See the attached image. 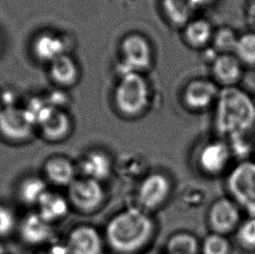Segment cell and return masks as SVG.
Instances as JSON below:
<instances>
[{
	"instance_id": "obj_1",
	"label": "cell",
	"mask_w": 255,
	"mask_h": 254,
	"mask_svg": "<svg viewBox=\"0 0 255 254\" xmlns=\"http://www.w3.org/2000/svg\"><path fill=\"white\" fill-rule=\"evenodd\" d=\"M152 214L131 206L116 213L108 220L104 239L107 247L116 254H140L152 242L156 234Z\"/></svg>"
},
{
	"instance_id": "obj_2",
	"label": "cell",
	"mask_w": 255,
	"mask_h": 254,
	"mask_svg": "<svg viewBox=\"0 0 255 254\" xmlns=\"http://www.w3.org/2000/svg\"><path fill=\"white\" fill-rule=\"evenodd\" d=\"M214 106V127L222 138L246 137L255 129V102L245 91L223 87Z\"/></svg>"
},
{
	"instance_id": "obj_3",
	"label": "cell",
	"mask_w": 255,
	"mask_h": 254,
	"mask_svg": "<svg viewBox=\"0 0 255 254\" xmlns=\"http://www.w3.org/2000/svg\"><path fill=\"white\" fill-rule=\"evenodd\" d=\"M114 105L124 117L133 119L141 116L151 103L148 83L138 72H128L121 76L115 88Z\"/></svg>"
},
{
	"instance_id": "obj_4",
	"label": "cell",
	"mask_w": 255,
	"mask_h": 254,
	"mask_svg": "<svg viewBox=\"0 0 255 254\" xmlns=\"http://www.w3.org/2000/svg\"><path fill=\"white\" fill-rule=\"evenodd\" d=\"M226 187L229 196L249 217H255V162L244 159L228 172Z\"/></svg>"
},
{
	"instance_id": "obj_5",
	"label": "cell",
	"mask_w": 255,
	"mask_h": 254,
	"mask_svg": "<svg viewBox=\"0 0 255 254\" xmlns=\"http://www.w3.org/2000/svg\"><path fill=\"white\" fill-rule=\"evenodd\" d=\"M36 127L26 109L7 106L0 110V138L7 144L16 145L31 141Z\"/></svg>"
},
{
	"instance_id": "obj_6",
	"label": "cell",
	"mask_w": 255,
	"mask_h": 254,
	"mask_svg": "<svg viewBox=\"0 0 255 254\" xmlns=\"http://www.w3.org/2000/svg\"><path fill=\"white\" fill-rule=\"evenodd\" d=\"M172 192V180L166 173L150 172L138 182L136 206L151 213L169 200Z\"/></svg>"
},
{
	"instance_id": "obj_7",
	"label": "cell",
	"mask_w": 255,
	"mask_h": 254,
	"mask_svg": "<svg viewBox=\"0 0 255 254\" xmlns=\"http://www.w3.org/2000/svg\"><path fill=\"white\" fill-rule=\"evenodd\" d=\"M66 189V197L71 206L84 214L95 213L104 206L107 199L103 183L81 176Z\"/></svg>"
},
{
	"instance_id": "obj_8",
	"label": "cell",
	"mask_w": 255,
	"mask_h": 254,
	"mask_svg": "<svg viewBox=\"0 0 255 254\" xmlns=\"http://www.w3.org/2000/svg\"><path fill=\"white\" fill-rule=\"evenodd\" d=\"M234 157L228 141L219 137L207 141L197 155V165L200 172L210 177L223 174Z\"/></svg>"
},
{
	"instance_id": "obj_9",
	"label": "cell",
	"mask_w": 255,
	"mask_h": 254,
	"mask_svg": "<svg viewBox=\"0 0 255 254\" xmlns=\"http://www.w3.org/2000/svg\"><path fill=\"white\" fill-rule=\"evenodd\" d=\"M122 63L128 72H142L152 67L153 55L151 44L143 35L131 33L126 36L121 44ZM123 73V74H124Z\"/></svg>"
},
{
	"instance_id": "obj_10",
	"label": "cell",
	"mask_w": 255,
	"mask_h": 254,
	"mask_svg": "<svg viewBox=\"0 0 255 254\" xmlns=\"http://www.w3.org/2000/svg\"><path fill=\"white\" fill-rule=\"evenodd\" d=\"M242 221V209L230 197L216 199L207 212L208 226L215 234L228 236L235 233Z\"/></svg>"
},
{
	"instance_id": "obj_11",
	"label": "cell",
	"mask_w": 255,
	"mask_h": 254,
	"mask_svg": "<svg viewBox=\"0 0 255 254\" xmlns=\"http://www.w3.org/2000/svg\"><path fill=\"white\" fill-rule=\"evenodd\" d=\"M64 244L68 254H103L107 247L103 234L88 224L73 227Z\"/></svg>"
},
{
	"instance_id": "obj_12",
	"label": "cell",
	"mask_w": 255,
	"mask_h": 254,
	"mask_svg": "<svg viewBox=\"0 0 255 254\" xmlns=\"http://www.w3.org/2000/svg\"><path fill=\"white\" fill-rule=\"evenodd\" d=\"M221 89L217 83L210 79H193L183 92V103L193 112H203L217 101Z\"/></svg>"
},
{
	"instance_id": "obj_13",
	"label": "cell",
	"mask_w": 255,
	"mask_h": 254,
	"mask_svg": "<svg viewBox=\"0 0 255 254\" xmlns=\"http://www.w3.org/2000/svg\"><path fill=\"white\" fill-rule=\"evenodd\" d=\"M37 127L46 140L59 142L69 136L73 122L64 109L48 105L38 118Z\"/></svg>"
},
{
	"instance_id": "obj_14",
	"label": "cell",
	"mask_w": 255,
	"mask_h": 254,
	"mask_svg": "<svg viewBox=\"0 0 255 254\" xmlns=\"http://www.w3.org/2000/svg\"><path fill=\"white\" fill-rule=\"evenodd\" d=\"M77 169L81 177L104 183L114 172V159L107 151L93 149L81 156Z\"/></svg>"
},
{
	"instance_id": "obj_15",
	"label": "cell",
	"mask_w": 255,
	"mask_h": 254,
	"mask_svg": "<svg viewBox=\"0 0 255 254\" xmlns=\"http://www.w3.org/2000/svg\"><path fill=\"white\" fill-rule=\"evenodd\" d=\"M18 231L23 242L33 247L49 244L53 237V225L44 220L37 212L28 213L23 218Z\"/></svg>"
},
{
	"instance_id": "obj_16",
	"label": "cell",
	"mask_w": 255,
	"mask_h": 254,
	"mask_svg": "<svg viewBox=\"0 0 255 254\" xmlns=\"http://www.w3.org/2000/svg\"><path fill=\"white\" fill-rule=\"evenodd\" d=\"M147 158L137 151H124L114 159V173L126 182H139L148 174Z\"/></svg>"
},
{
	"instance_id": "obj_17",
	"label": "cell",
	"mask_w": 255,
	"mask_h": 254,
	"mask_svg": "<svg viewBox=\"0 0 255 254\" xmlns=\"http://www.w3.org/2000/svg\"><path fill=\"white\" fill-rule=\"evenodd\" d=\"M43 173L46 182L58 187H68L78 178V169L69 158L54 155L45 160Z\"/></svg>"
},
{
	"instance_id": "obj_18",
	"label": "cell",
	"mask_w": 255,
	"mask_h": 254,
	"mask_svg": "<svg viewBox=\"0 0 255 254\" xmlns=\"http://www.w3.org/2000/svg\"><path fill=\"white\" fill-rule=\"evenodd\" d=\"M212 72L218 85L235 86L243 75V65L235 53L219 54L213 61Z\"/></svg>"
},
{
	"instance_id": "obj_19",
	"label": "cell",
	"mask_w": 255,
	"mask_h": 254,
	"mask_svg": "<svg viewBox=\"0 0 255 254\" xmlns=\"http://www.w3.org/2000/svg\"><path fill=\"white\" fill-rule=\"evenodd\" d=\"M37 213L52 225L65 220L72 206L66 196L47 190L37 205Z\"/></svg>"
},
{
	"instance_id": "obj_20",
	"label": "cell",
	"mask_w": 255,
	"mask_h": 254,
	"mask_svg": "<svg viewBox=\"0 0 255 254\" xmlns=\"http://www.w3.org/2000/svg\"><path fill=\"white\" fill-rule=\"evenodd\" d=\"M49 75L57 86L67 88L76 85L80 79V70L76 61L66 53L50 63Z\"/></svg>"
},
{
	"instance_id": "obj_21",
	"label": "cell",
	"mask_w": 255,
	"mask_h": 254,
	"mask_svg": "<svg viewBox=\"0 0 255 254\" xmlns=\"http://www.w3.org/2000/svg\"><path fill=\"white\" fill-rule=\"evenodd\" d=\"M32 49L37 59L49 64L66 53L64 39L52 32H45L38 36L34 40Z\"/></svg>"
},
{
	"instance_id": "obj_22",
	"label": "cell",
	"mask_w": 255,
	"mask_h": 254,
	"mask_svg": "<svg viewBox=\"0 0 255 254\" xmlns=\"http://www.w3.org/2000/svg\"><path fill=\"white\" fill-rule=\"evenodd\" d=\"M183 29L185 41L192 48L203 49L213 41L214 28L207 19H192Z\"/></svg>"
},
{
	"instance_id": "obj_23",
	"label": "cell",
	"mask_w": 255,
	"mask_h": 254,
	"mask_svg": "<svg viewBox=\"0 0 255 254\" xmlns=\"http://www.w3.org/2000/svg\"><path fill=\"white\" fill-rule=\"evenodd\" d=\"M47 184L44 177L27 176L18 183L17 199L24 206H37L43 195L49 189Z\"/></svg>"
},
{
	"instance_id": "obj_24",
	"label": "cell",
	"mask_w": 255,
	"mask_h": 254,
	"mask_svg": "<svg viewBox=\"0 0 255 254\" xmlns=\"http://www.w3.org/2000/svg\"><path fill=\"white\" fill-rule=\"evenodd\" d=\"M161 6L168 23L177 28L185 27L196 10L192 0H162Z\"/></svg>"
},
{
	"instance_id": "obj_25",
	"label": "cell",
	"mask_w": 255,
	"mask_h": 254,
	"mask_svg": "<svg viewBox=\"0 0 255 254\" xmlns=\"http://www.w3.org/2000/svg\"><path fill=\"white\" fill-rule=\"evenodd\" d=\"M200 252L199 240L189 232L174 233L166 241V254H199Z\"/></svg>"
},
{
	"instance_id": "obj_26",
	"label": "cell",
	"mask_w": 255,
	"mask_h": 254,
	"mask_svg": "<svg viewBox=\"0 0 255 254\" xmlns=\"http://www.w3.org/2000/svg\"><path fill=\"white\" fill-rule=\"evenodd\" d=\"M235 54L242 65L255 66V32H248L239 37Z\"/></svg>"
},
{
	"instance_id": "obj_27",
	"label": "cell",
	"mask_w": 255,
	"mask_h": 254,
	"mask_svg": "<svg viewBox=\"0 0 255 254\" xmlns=\"http://www.w3.org/2000/svg\"><path fill=\"white\" fill-rule=\"evenodd\" d=\"M232 251L231 242L222 234L211 233L200 244L202 254H232Z\"/></svg>"
},
{
	"instance_id": "obj_28",
	"label": "cell",
	"mask_w": 255,
	"mask_h": 254,
	"mask_svg": "<svg viewBox=\"0 0 255 254\" xmlns=\"http://www.w3.org/2000/svg\"><path fill=\"white\" fill-rule=\"evenodd\" d=\"M239 247L247 252L255 251V217H249L242 221L235 232Z\"/></svg>"
},
{
	"instance_id": "obj_29",
	"label": "cell",
	"mask_w": 255,
	"mask_h": 254,
	"mask_svg": "<svg viewBox=\"0 0 255 254\" xmlns=\"http://www.w3.org/2000/svg\"><path fill=\"white\" fill-rule=\"evenodd\" d=\"M238 38L235 31L230 28L223 27L214 32L212 42L214 44L215 50L220 52V54L235 53V46L238 41Z\"/></svg>"
},
{
	"instance_id": "obj_30",
	"label": "cell",
	"mask_w": 255,
	"mask_h": 254,
	"mask_svg": "<svg viewBox=\"0 0 255 254\" xmlns=\"http://www.w3.org/2000/svg\"><path fill=\"white\" fill-rule=\"evenodd\" d=\"M181 199L184 205L188 207L198 206L203 201V192L197 189H189L184 192V195Z\"/></svg>"
},
{
	"instance_id": "obj_31",
	"label": "cell",
	"mask_w": 255,
	"mask_h": 254,
	"mask_svg": "<svg viewBox=\"0 0 255 254\" xmlns=\"http://www.w3.org/2000/svg\"><path fill=\"white\" fill-rule=\"evenodd\" d=\"M37 254H68L66 251V246L63 244L51 245L48 248L42 250Z\"/></svg>"
},
{
	"instance_id": "obj_32",
	"label": "cell",
	"mask_w": 255,
	"mask_h": 254,
	"mask_svg": "<svg viewBox=\"0 0 255 254\" xmlns=\"http://www.w3.org/2000/svg\"><path fill=\"white\" fill-rule=\"evenodd\" d=\"M193 1V5L195 8H197L198 6H200V5H203L205 3H207V1L208 0H192Z\"/></svg>"
},
{
	"instance_id": "obj_33",
	"label": "cell",
	"mask_w": 255,
	"mask_h": 254,
	"mask_svg": "<svg viewBox=\"0 0 255 254\" xmlns=\"http://www.w3.org/2000/svg\"><path fill=\"white\" fill-rule=\"evenodd\" d=\"M160 254V253H159V252L151 251V252H148V253H147V254Z\"/></svg>"
},
{
	"instance_id": "obj_34",
	"label": "cell",
	"mask_w": 255,
	"mask_h": 254,
	"mask_svg": "<svg viewBox=\"0 0 255 254\" xmlns=\"http://www.w3.org/2000/svg\"><path fill=\"white\" fill-rule=\"evenodd\" d=\"M1 109H2V107H1V103H0V110H1Z\"/></svg>"
}]
</instances>
